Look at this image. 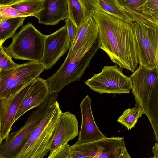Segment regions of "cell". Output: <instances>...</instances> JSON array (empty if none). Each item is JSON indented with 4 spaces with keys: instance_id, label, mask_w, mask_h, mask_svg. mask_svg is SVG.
Here are the masks:
<instances>
[{
    "instance_id": "1",
    "label": "cell",
    "mask_w": 158,
    "mask_h": 158,
    "mask_svg": "<svg viewBox=\"0 0 158 158\" xmlns=\"http://www.w3.org/2000/svg\"><path fill=\"white\" fill-rule=\"evenodd\" d=\"M91 16L98 27L99 48L120 68L133 73L138 61L131 24L98 9L94 11Z\"/></svg>"
},
{
    "instance_id": "2",
    "label": "cell",
    "mask_w": 158,
    "mask_h": 158,
    "mask_svg": "<svg viewBox=\"0 0 158 158\" xmlns=\"http://www.w3.org/2000/svg\"><path fill=\"white\" fill-rule=\"evenodd\" d=\"M132 92L139 106L147 116L158 142V68L149 69L139 65L130 77Z\"/></svg>"
},
{
    "instance_id": "3",
    "label": "cell",
    "mask_w": 158,
    "mask_h": 158,
    "mask_svg": "<svg viewBox=\"0 0 158 158\" xmlns=\"http://www.w3.org/2000/svg\"><path fill=\"white\" fill-rule=\"evenodd\" d=\"M56 100L32 131L15 158H43L50 151L56 126L62 112Z\"/></svg>"
},
{
    "instance_id": "4",
    "label": "cell",
    "mask_w": 158,
    "mask_h": 158,
    "mask_svg": "<svg viewBox=\"0 0 158 158\" xmlns=\"http://www.w3.org/2000/svg\"><path fill=\"white\" fill-rule=\"evenodd\" d=\"M45 36L32 23H28L13 37L8 47L3 48L16 59L41 61Z\"/></svg>"
},
{
    "instance_id": "5",
    "label": "cell",
    "mask_w": 158,
    "mask_h": 158,
    "mask_svg": "<svg viewBox=\"0 0 158 158\" xmlns=\"http://www.w3.org/2000/svg\"><path fill=\"white\" fill-rule=\"evenodd\" d=\"M57 98L55 94H49L36 109L30 114L24 125L17 131L9 134L0 145V158H15L50 106Z\"/></svg>"
},
{
    "instance_id": "6",
    "label": "cell",
    "mask_w": 158,
    "mask_h": 158,
    "mask_svg": "<svg viewBox=\"0 0 158 158\" xmlns=\"http://www.w3.org/2000/svg\"><path fill=\"white\" fill-rule=\"evenodd\" d=\"M99 48L98 36L82 57L71 60L67 56L60 68L52 76L45 80L49 93H58L69 84L80 80Z\"/></svg>"
},
{
    "instance_id": "7",
    "label": "cell",
    "mask_w": 158,
    "mask_h": 158,
    "mask_svg": "<svg viewBox=\"0 0 158 158\" xmlns=\"http://www.w3.org/2000/svg\"><path fill=\"white\" fill-rule=\"evenodd\" d=\"M45 70L41 61H31L16 67L0 70V98L16 93L30 82L39 77Z\"/></svg>"
},
{
    "instance_id": "8",
    "label": "cell",
    "mask_w": 158,
    "mask_h": 158,
    "mask_svg": "<svg viewBox=\"0 0 158 158\" xmlns=\"http://www.w3.org/2000/svg\"><path fill=\"white\" fill-rule=\"evenodd\" d=\"M131 25L139 65L149 69L158 68V27L139 22Z\"/></svg>"
},
{
    "instance_id": "9",
    "label": "cell",
    "mask_w": 158,
    "mask_h": 158,
    "mask_svg": "<svg viewBox=\"0 0 158 158\" xmlns=\"http://www.w3.org/2000/svg\"><path fill=\"white\" fill-rule=\"evenodd\" d=\"M85 84L101 94L129 93L132 87L131 77L123 74L116 65L104 66L100 73L94 74Z\"/></svg>"
},
{
    "instance_id": "10",
    "label": "cell",
    "mask_w": 158,
    "mask_h": 158,
    "mask_svg": "<svg viewBox=\"0 0 158 158\" xmlns=\"http://www.w3.org/2000/svg\"><path fill=\"white\" fill-rule=\"evenodd\" d=\"M86 158H130L123 137H104L84 142L82 146Z\"/></svg>"
},
{
    "instance_id": "11",
    "label": "cell",
    "mask_w": 158,
    "mask_h": 158,
    "mask_svg": "<svg viewBox=\"0 0 158 158\" xmlns=\"http://www.w3.org/2000/svg\"><path fill=\"white\" fill-rule=\"evenodd\" d=\"M98 37V28L95 21L91 16H85L78 28L67 56L71 60L82 57L90 49Z\"/></svg>"
},
{
    "instance_id": "12",
    "label": "cell",
    "mask_w": 158,
    "mask_h": 158,
    "mask_svg": "<svg viewBox=\"0 0 158 158\" xmlns=\"http://www.w3.org/2000/svg\"><path fill=\"white\" fill-rule=\"evenodd\" d=\"M70 46L66 25L55 32L46 35L41 61L45 69H51L66 52Z\"/></svg>"
},
{
    "instance_id": "13",
    "label": "cell",
    "mask_w": 158,
    "mask_h": 158,
    "mask_svg": "<svg viewBox=\"0 0 158 158\" xmlns=\"http://www.w3.org/2000/svg\"><path fill=\"white\" fill-rule=\"evenodd\" d=\"M33 81L14 94L6 98H0L1 138L2 142L8 137L15 123L16 113Z\"/></svg>"
},
{
    "instance_id": "14",
    "label": "cell",
    "mask_w": 158,
    "mask_h": 158,
    "mask_svg": "<svg viewBox=\"0 0 158 158\" xmlns=\"http://www.w3.org/2000/svg\"><path fill=\"white\" fill-rule=\"evenodd\" d=\"M78 134V122L76 116L68 111L62 112L56 126L50 152L67 143L77 136Z\"/></svg>"
},
{
    "instance_id": "15",
    "label": "cell",
    "mask_w": 158,
    "mask_h": 158,
    "mask_svg": "<svg viewBox=\"0 0 158 158\" xmlns=\"http://www.w3.org/2000/svg\"><path fill=\"white\" fill-rule=\"evenodd\" d=\"M91 101L88 95L80 103L81 125L77 140L80 142L92 141L105 137L95 122L92 110Z\"/></svg>"
},
{
    "instance_id": "16",
    "label": "cell",
    "mask_w": 158,
    "mask_h": 158,
    "mask_svg": "<svg viewBox=\"0 0 158 158\" xmlns=\"http://www.w3.org/2000/svg\"><path fill=\"white\" fill-rule=\"evenodd\" d=\"M49 94L45 80L39 77L34 80L21 103L15 115L14 122L27 111L38 107Z\"/></svg>"
},
{
    "instance_id": "17",
    "label": "cell",
    "mask_w": 158,
    "mask_h": 158,
    "mask_svg": "<svg viewBox=\"0 0 158 158\" xmlns=\"http://www.w3.org/2000/svg\"><path fill=\"white\" fill-rule=\"evenodd\" d=\"M43 6L36 17L40 24L56 25L68 17V0H44Z\"/></svg>"
},
{
    "instance_id": "18",
    "label": "cell",
    "mask_w": 158,
    "mask_h": 158,
    "mask_svg": "<svg viewBox=\"0 0 158 158\" xmlns=\"http://www.w3.org/2000/svg\"><path fill=\"white\" fill-rule=\"evenodd\" d=\"M117 0L134 22L150 26L144 13V6L147 0Z\"/></svg>"
},
{
    "instance_id": "19",
    "label": "cell",
    "mask_w": 158,
    "mask_h": 158,
    "mask_svg": "<svg viewBox=\"0 0 158 158\" xmlns=\"http://www.w3.org/2000/svg\"><path fill=\"white\" fill-rule=\"evenodd\" d=\"M98 8L112 16L132 24V19L117 0H98Z\"/></svg>"
},
{
    "instance_id": "20",
    "label": "cell",
    "mask_w": 158,
    "mask_h": 158,
    "mask_svg": "<svg viewBox=\"0 0 158 158\" xmlns=\"http://www.w3.org/2000/svg\"><path fill=\"white\" fill-rule=\"evenodd\" d=\"M25 18H13L0 22V46L7 39L13 37L18 28L23 25Z\"/></svg>"
},
{
    "instance_id": "21",
    "label": "cell",
    "mask_w": 158,
    "mask_h": 158,
    "mask_svg": "<svg viewBox=\"0 0 158 158\" xmlns=\"http://www.w3.org/2000/svg\"><path fill=\"white\" fill-rule=\"evenodd\" d=\"M44 0H17L9 5L19 11L36 17L44 9Z\"/></svg>"
},
{
    "instance_id": "22",
    "label": "cell",
    "mask_w": 158,
    "mask_h": 158,
    "mask_svg": "<svg viewBox=\"0 0 158 158\" xmlns=\"http://www.w3.org/2000/svg\"><path fill=\"white\" fill-rule=\"evenodd\" d=\"M142 109L138 106L126 109L117 120L125 127L128 130L134 128L139 118L143 114Z\"/></svg>"
},
{
    "instance_id": "23",
    "label": "cell",
    "mask_w": 158,
    "mask_h": 158,
    "mask_svg": "<svg viewBox=\"0 0 158 158\" xmlns=\"http://www.w3.org/2000/svg\"><path fill=\"white\" fill-rule=\"evenodd\" d=\"M68 17L78 28L85 18L82 7L78 0H68Z\"/></svg>"
},
{
    "instance_id": "24",
    "label": "cell",
    "mask_w": 158,
    "mask_h": 158,
    "mask_svg": "<svg viewBox=\"0 0 158 158\" xmlns=\"http://www.w3.org/2000/svg\"><path fill=\"white\" fill-rule=\"evenodd\" d=\"M144 13L150 26L158 27V0H147Z\"/></svg>"
},
{
    "instance_id": "25",
    "label": "cell",
    "mask_w": 158,
    "mask_h": 158,
    "mask_svg": "<svg viewBox=\"0 0 158 158\" xmlns=\"http://www.w3.org/2000/svg\"><path fill=\"white\" fill-rule=\"evenodd\" d=\"M30 16V15L19 11L9 5H0V22L13 18Z\"/></svg>"
},
{
    "instance_id": "26",
    "label": "cell",
    "mask_w": 158,
    "mask_h": 158,
    "mask_svg": "<svg viewBox=\"0 0 158 158\" xmlns=\"http://www.w3.org/2000/svg\"><path fill=\"white\" fill-rule=\"evenodd\" d=\"M12 57L7 53L3 47L0 46V70H4L15 67L18 64L14 62Z\"/></svg>"
},
{
    "instance_id": "27",
    "label": "cell",
    "mask_w": 158,
    "mask_h": 158,
    "mask_svg": "<svg viewBox=\"0 0 158 158\" xmlns=\"http://www.w3.org/2000/svg\"><path fill=\"white\" fill-rule=\"evenodd\" d=\"M85 16H91L93 12L98 8V0H78Z\"/></svg>"
},
{
    "instance_id": "28",
    "label": "cell",
    "mask_w": 158,
    "mask_h": 158,
    "mask_svg": "<svg viewBox=\"0 0 158 158\" xmlns=\"http://www.w3.org/2000/svg\"><path fill=\"white\" fill-rule=\"evenodd\" d=\"M70 148L68 143L61 145L50 152L48 158H70Z\"/></svg>"
},
{
    "instance_id": "29",
    "label": "cell",
    "mask_w": 158,
    "mask_h": 158,
    "mask_svg": "<svg viewBox=\"0 0 158 158\" xmlns=\"http://www.w3.org/2000/svg\"><path fill=\"white\" fill-rule=\"evenodd\" d=\"M65 19L67 34L70 46L74 41L78 28L70 18L68 17Z\"/></svg>"
},
{
    "instance_id": "30",
    "label": "cell",
    "mask_w": 158,
    "mask_h": 158,
    "mask_svg": "<svg viewBox=\"0 0 158 158\" xmlns=\"http://www.w3.org/2000/svg\"><path fill=\"white\" fill-rule=\"evenodd\" d=\"M152 151L154 158H158V143H156L152 148Z\"/></svg>"
},
{
    "instance_id": "31",
    "label": "cell",
    "mask_w": 158,
    "mask_h": 158,
    "mask_svg": "<svg viewBox=\"0 0 158 158\" xmlns=\"http://www.w3.org/2000/svg\"><path fill=\"white\" fill-rule=\"evenodd\" d=\"M17 0H0V5H9Z\"/></svg>"
},
{
    "instance_id": "32",
    "label": "cell",
    "mask_w": 158,
    "mask_h": 158,
    "mask_svg": "<svg viewBox=\"0 0 158 158\" xmlns=\"http://www.w3.org/2000/svg\"><path fill=\"white\" fill-rule=\"evenodd\" d=\"M2 143V142L1 141V120L0 117V145Z\"/></svg>"
},
{
    "instance_id": "33",
    "label": "cell",
    "mask_w": 158,
    "mask_h": 158,
    "mask_svg": "<svg viewBox=\"0 0 158 158\" xmlns=\"http://www.w3.org/2000/svg\"></svg>"
},
{
    "instance_id": "34",
    "label": "cell",
    "mask_w": 158,
    "mask_h": 158,
    "mask_svg": "<svg viewBox=\"0 0 158 158\" xmlns=\"http://www.w3.org/2000/svg\"></svg>"
}]
</instances>
